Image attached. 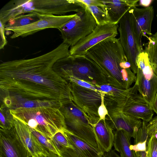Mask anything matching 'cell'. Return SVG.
<instances>
[{
	"mask_svg": "<svg viewBox=\"0 0 157 157\" xmlns=\"http://www.w3.org/2000/svg\"><path fill=\"white\" fill-rule=\"evenodd\" d=\"M70 47L63 42L38 56L1 63V93L59 109L72 102L68 82L53 69L57 60L70 56Z\"/></svg>",
	"mask_w": 157,
	"mask_h": 157,
	"instance_id": "cell-1",
	"label": "cell"
},
{
	"mask_svg": "<svg viewBox=\"0 0 157 157\" xmlns=\"http://www.w3.org/2000/svg\"><path fill=\"white\" fill-rule=\"evenodd\" d=\"M102 69L108 84L115 88L126 89L122 75L131 64L119 39L108 38L89 49L86 55Z\"/></svg>",
	"mask_w": 157,
	"mask_h": 157,
	"instance_id": "cell-2",
	"label": "cell"
},
{
	"mask_svg": "<svg viewBox=\"0 0 157 157\" xmlns=\"http://www.w3.org/2000/svg\"><path fill=\"white\" fill-rule=\"evenodd\" d=\"M86 7L80 0H12L1 9L0 21L5 25L11 19L29 13L63 15Z\"/></svg>",
	"mask_w": 157,
	"mask_h": 157,
	"instance_id": "cell-3",
	"label": "cell"
},
{
	"mask_svg": "<svg viewBox=\"0 0 157 157\" xmlns=\"http://www.w3.org/2000/svg\"><path fill=\"white\" fill-rule=\"evenodd\" d=\"M10 111L14 117L51 139L58 131L67 129L62 113L56 107L48 106L20 107Z\"/></svg>",
	"mask_w": 157,
	"mask_h": 157,
	"instance_id": "cell-4",
	"label": "cell"
},
{
	"mask_svg": "<svg viewBox=\"0 0 157 157\" xmlns=\"http://www.w3.org/2000/svg\"><path fill=\"white\" fill-rule=\"evenodd\" d=\"M53 69L67 81L74 78L95 86L108 84L100 67L86 56H69L61 58L54 64Z\"/></svg>",
	"mask_w": 157,
	"mask_h": 157,
	"instance_id": "cell-5",
	"label": "cell"
},
{
	"mask_svg": "<svg viewBox=\"0 0 157 157\" xmlns=\"http://www.w3.org/2000/svg\"><path fill=\"white\" fill-rule=\"evenodd\" d=\"M67 129L75 136L104 155L97 142L93 127L85 114L72 102L60 108Z\"/></svg>",
	"mask_w": 157,
	"mask_h": 157,
	"instance_id": "cell-6",
	"label": "cell"
},
{
	"mask_svg": "<svg viewBox=\"0 0 157 157\" xmlns=\"http://www.w3.org/2000/svg\"><path fill=\"white\" fill-rule=\"evenodd\" d=\"M59 30L63 42L70 47L92 33L98 25L87 6Z\"/></svg>",
	"mask_w": 157,
	"mask_h": 157,
	"instance_id": "cell-7",
	"label": "cell"
},
{
	"mask_svg": "<svg viewBox=\"0 0 157 157\" xmlns=\"http://www.w3.org/2000/svg\"><path fill=\"white\" fill-rule=\"evenodd\" d=\"M73 102L85 114L92 126L100 120L98 109L101 104L103 93L68 82Z\"/></svg>",
	"mask_w": 157,
	"mask_h": 157,
	"instance_id": "cell-8",
	"label": "cell"
},
{
	"mask_svg": "<svg viewBox=\"0 0 157 157\" xmlns=\"http://www.w3.org/2000/svg\"><path fill=\"white\" fill-rule=\"evenodd\" d=\"M132 7L128 10L120 19L118 31L119 38L131 69L135 74L137 73L136 60L139 54L142 52L137 44L133 30L132 21Z\"/></svg>",
	"mask_w": 157,
	"mask_h": 157,
	"instance_id": "cell-9",
	"label": "cell"
},
{
	"mask_svg": "<svg viewBox=\"0 0 157 157\" xmlns=\"http://www.w3.org/2000/svg\"><path fill=\"white\" fill-rule=\"evenodd\" d=\"M76 14L63 15L40 14V19L36 21L25 26L5 28V31L12 32L13 34L10 37L14 39L19 37H25L47 29H59Z\"/></svg>",
	"mask_w": 157,
	"mask_h": 157,
	"instance_id": "cell-10",
	"label": "cell"
},
{
	"mask_svg": "<svg viewBox=\"0 0 157 157\" xmlns=\"http://www.w3.org/2000/svg\"><path fill=\"white\" fill-rule=\"evenodd\" d=\"M117 24L109 22L98 25L93 32L70 47V56H86L87 51L100 42L118 34Z\"/></svg>",
	"mask_w": 157,
	"mask_h": 157,
	"instance_id": "cell-11",
	"label": "cell"
},
{
	"mask_svg": "<svg viewBox=\"0 0 157 157\" xmlns=\"http://www.w3.org/2000/svg\"><path fill=\"white\" fill-rule=\"evenodd\" d=\"M0 157H32L14 126L10 130L0 128Z\"/></svg>",
	"mask_w": 157,
	"mask_h": 157,
	"instance_id": "cell-12",
	"label": "cell"
},
{
	"mask_svg": "<svg viewBox=\"0 0 157 157\" xmlns=\"http://www.w3.org/2000/svg\"><path fill=\"white\" fill-rule=\"evenodd\" d=\"M154 10L152 6L147 8H132V21L137 44L140 50L144 51L141 43V36L144 33L150 36L152 35L151 27Z\"/></svg>",
	"mask_w": 157,
	"mask_h": 157,
	"instance_id": "cell-13",
	"label": "cell"
},
{
	"mask_svg": "<svg viewBox=\"0 0 157 157\" xmlns=\"http://www.w3.org/2000/svg\"><path fill=\"white\" fill-rule=\"evenodd\" d=\"M108 114L105 120L113 131L123 130L128 137L134 138L142 122L140 119L130 117L113 109H107Z\"/></svg>",
	"mask_w": 157,
	"mask_h": 157,
	"instance_id": "cell-14",
	"label": "cell"
},
{
	"mask_svg": "<svg viewBox=\"0 0 157 157\" xmlns=\"http://www.w3.org/2000/svg\"><path fill=\"white\" fill-rule=\"evenodd\" d=\"M116 109L125 115L141 119L147 123L151 120L154 114L151 105L139 92L132 95L121 108Z\"/></svg>",
	"mask_w": 157,
	"mask_h": 157,
	"instance_id": "cell-15",
	"label": "cell"
},
{
	"mask_svg": "<svg viewBox=\"0 0 157 157\" xmlns=\"http://www.w3.org/2000/svg\"><path fill=\"white\" fill-rule=\"evenodd\" d=\"M14 124L18 136L32 157H38L43 153L46 154L47 150L31 133L27 125L14 117Z\"/></svg>",
	"mask_w": 157,
	"mask_h": 157,
	"instance_id": "cell-16",
	"label": "cell"
},
{
	"mask_svg": "<svg viewBox=\"0 0 157 157\" xmlns=\"http://www.w3.org/2000/svg\"><path fill=\"white\" fill-rule=\"evenodd\" d=\"M103 8L109 22L117 24L124 14L130 9L139 6L138 0H101Z\"/></svg>",
	"mask_w": 157,
	"mask_h": 157,
	"instance_id": "cell-17",
	"label": "cell"
},
{
	"mask_svg": "<svg viewBox=\"0 0 157 157\" xmlns=\"http://www.w3.org/2000/svg\"><path fill=\"white\" fill-rule=\"evenodd\" d=\"M94 131L99 147L104 153L112 150L114 134L105 119L100 120L93 126Z\"/></svg>",
	"mask_w": 157,
	"mask_h": 157,
	"instance_id": "cell-18",
	"label": "cell"
},
{
	"mask_svg": "<svg viewBox=\"0 0 157 157\" xmlns=\"http://www.w3.org/2000/svg\"><path fill=\"white\" fill-rule=\"evenodd\" d=\"M136 81L138 92L151 106L157 93V76L155 74L150 79H146L141 70L137 68Z\"/></svg>",
	"mask_w": 157,
	"mask_h": 157,
	"instance_id": "cell-19",
	"label": "cell"
},
{
	"mask_svg": "<svg viewBox=\"0 0 157 157\" xmlns=\"http://www.w3.org/2000/svg\"><path fill=\"white\" fill-rule=\"evenodd\" d=\"M63 131L79 157H106V154H101L91 145L74 135L67 129Z\"/></svg>",
	"mask_w": 157,
	"mask_h": 157,
	"instance_id": "cell-20",
	"label": "cell"
},
{
	"mask_svg": "<svg viewBox=\"0 0 157 157\" xmlns=\"http://www.w3.org/2000/svg\"><path fill=\"white\" fill-rule=\"evenodd\" d=\"M114 139L113 146L114 150L118 152L121 157H136L135 152L130 149V139L122 130L113 131Z\"/></svg>",
	"mask_w": 157,
	"mask_h": 157,
	"instance_id": "cell-21",
	"label": "cell"
},
{
	"mask_svg": "<svg viewBox=\"0 0 157 157\" xmlns=\"http://www.w3.org/2000/svg\"><path fill=\"white\" fill-rule=\"evenodd\" d=\"M148 42L144 51L148 54L154 74L157 76V32L147 37Z\"/></svg>",
	"mask_w": 157,
	"mask_h": 157,
	"instance_id": "cell-22",
	"label": "cell"
},
{
	"mask_svg": "<svg viewBox=\"0 0 157 157\" xmlns=\"http://www.w3.org/2000/svg\"><path fill=\"white\" fill-rule=\"evenodd\" d=\"M40 15L33 13L22 14L10 20L4 26L6 28L26 25L38 20Z\"/></svg>",
	"mask_w": 157,
	"mask_h": 157,
	"instance_id": "cell-23",
	"label": "cell"
},
{
	"mask_svg": "<svg viewBox=\"0 0 157 157\" xmlns=\"http://www.w3.org/2000/svg\"><path fill=\"white\" fill-rule=\"evenodd\" d=\"M137 68L140 69L145 78L151 79L155 74L151 65L147 54L144 51L140 52L136 60Z\"/></svg>",
	"mask_w": 157,
	"mask_h": 157,
	"instance_id": "cell-24",
	"label": "cell"
},
{
	"mask_svg": "<svg viewBox=\"0 0 157 157\" xmlns=\"http://www.w3.org/2000/svg\"><path fill=\"white\" fill-rule=\"evenodd\" d=\"M29 128L31 133L46 150L60 156L59 151L52 139L48 138L38 132Z\"/></svg>",
	"mask_w": 157,
	"mask_h": 157,
	"instance_id": "cell-25",
	"label": "cell"
},
{
	"mask_svg": "<svg viewBox=\"0 0 157 157\" xmlns=\"http://www.w3.org/2000/svg\"><path fill=\"white\" fill-rule=\"evenodd\" d=\"M0 127L5 130H10L14 125V117L10 109L6 107L0 106Z\"/></svg>",
	"mask_w": 157,
	"mask_h": 157,
	"instance_id": "cell-26",
	"label": "cell"
},
{
	"mask_svg": "<svg viewBox=\"0 0 157 157\" xmlns=\"http://www.w3.org/2000/svg\"><path fill=\"white\" fill-rule=\"evenodd\" d=\"M95 18L98 25L109 22L107 14L102 7L96 6H87Z\"/></svg>",
	"mask_w": 157,
	"mask_h": 157,
	"instance_id": "cell-27",
	"label": "cell"
},
{
	"mask_svg": "<svg viewBox=\"0 0 157 157\" xmlns=\"http://www.w3.org/2000/svg\"><path fill=\"white\" fill-rule=\"evenodd\" d=\"M146 151L147 157H157V140L153 135L148 137Z\"/></svg>",
	"mask_w": 157,
	"mask_h": 157,
	"instance_id": "cell-28",
	"label": "cell"
},
{
	"mask_svg": "<svg viewBox=\"0 0 157 157\" xmlns=\"http://www.w3.org/2000/svg\"><path fill=\"white\" fill-rule=\"evenodd\" d=\"M67 82H73L82 87L91 89L96 91H99L98 88L96 86L93 85L83 80L74 78H71L67 80Z\"/></svg>",
	"mask_w": 157,
	"mask_h": 157,
	"instance_id": "cell-29",
	"label": "cell"
},
{
	"mask_svg": "<svg viewBox=\"0 0 157 157\" xmlns=\"http://www.w3.org/2000/svg\"><path fill=\"white\" fill-rule=\"evenodd\" d=\"M146 130L148 135L150 137L155 132H157V116L152 118L146 125Z\"/></svg>",
	"mask_w": 157,
	"mask_h": 157,
	"instance_id": "cell-30",
	"label": "cell"
},
{
	"mask_svg": "<svg viewBox=\"0 0 157 157\" xmlns=\"http://www.w3.org/2000/svg\"><path fill=\"white\" fill-rule=\"evenodd\" d=\"M104 94L103 93L101 104L98 109L100 120L105 119L106 116L108 114V110L104 103Z\"/></svg>",
	"mask_w": 157,
	"mask_h": 157,
	"instance_id": "cell-31",
	"label": "cell"
},
{
	"mask_svg": "<svg viewBox=\"0 0 157 157\" xmlns=\"http://www.w3.org/2000/svg\"><path fill=\"white\" fill-rule=\"evenodd\" d=\"M5 31H6L4 25L1 21H0V49H3L7 43V41L5 36Z\"/></svg>",
	"mask_w": 157,
	"mask_h": 157,
	"instance_id": "cell-32",
	"label": "cell"
},
{
	"mask_svg": "<svg viewBox=\"0 0 157 157\" xmlns=\"http://www.w3.org/2000/svg\"><path fill=\"white\" fill-rule=\"evenodd\" d=\"M86 6H96L103 7L104 4L101 0H80Z\"/></svg>",
	"mask_w": 157,
	"mask_h": 157,
	"instance_id": "cell-33",
	"label": "cell"
},
{
	"mask_svg": "<svg viewBox=\"0 0 157 157\" xmlns=\"http://www.w3.org/2000/svg\"><path fill=\"white\" fill-rule=\"evenodd\" d=\"M153 1L152 0H139L138 3L139 6L147 8L150 6Z\"/></svg>",
	"mask_w": 157,
	"mask_h": 157,
	"instance_id": "cell-34",
	"label": "cell"
},
{
	"mask_svg": "<svg viewBox=\"0 0 157 157\" xmlns=\"http://www.w3.org/2000/svg\"><path fill=\"white\" fill-rule=\"evenodd\" d=\"M151 107L153 111L157 114V93L151 105Z\"/></svg>",
	"mask_w": 157,
	"mask_h": 157,
	"instance_id": "cell-35",
	"label": "cell"
},
{
	"mask_svg": "<svg viewBox=\"0 0 157 157\" xmlns=\"http://www.w3.org/2000/svg\"><path fill=\"white\" fill-rule=\"evenodd\" d=\"M106 157H121L115 151L112 149L106 153Z\"/></svg>",
	"mask_w": 157,
	"mask_h": 157,
	"instance_id": "cell-36",
	"label": "cell"
},
{
	"mask_svg": "<svg viewBox=\"0 0 157 157\" xmlns=\"http://www.w3.org/2000/svg\"><path fill=\"white\" fill-rule=\"evenodd\" d=\"M135 153L136 157H147L146 151H139Z\"/></svg>",
	"mask_w": 157,
	"mask_h": 157,
	"instance_id": "cell-37",
	"label": "cell"
},
{
	"mask_svg": "<svg viewBox=\"0 0 157 157\" xmlns=\"http://www.w3.org/2000/svg\"><path fill=\"white\" fill-rule=\"evenodd\" d=\"M46 154L47 157H60L59 155L47 150Z\"/></svg>",
	"mask_w": 157,
	"mask_h": 157,
	"instance_id": "cell-38",
	"label": "cell"
},
{
	"mask_svg": "<svg viewBox=\"0 0 157 157\" xmlns=\"http://www.w3.org/2000/svg\"><path fill=\"white\" fill-rule=\"evenodd\" d=\"M38 157H47L45 153H43L39 156Z\"/></svg>",
	"mask_w": 157,
	"mask_h": 157,
	"instance_id": "cell-39",
	"label": "cell"
},
{
	"mask_svg": "<svg viewBox=\"0 0 157 157\" xmlns=\"http://www.w3.org/2000/svg\"><path fill=\"white\" fill-rule=\"evenodd\" d=\"M152 135H153L155 136V137L156 138L157 140V132H155Z\"/></svg>",
	"mask_w": 157,
	"mask_h": 157,
	"instance_id": "cell-40",
	"label": "cell"
},
{
	"mask_svg": "<svg viewBox=\"0 0 157 157\" xmlns=\"http://www.w3.org/2000/svg\"><path fill=\"white\" fill-rule=\"evenodd\" d=\"M156 17H157V15H156Z\"/></svg>",
	"mask_w": 157,
	"mask_h": 157,
	"instance_id": "cell-41",
	"label": "cell"
}]
</instances>
